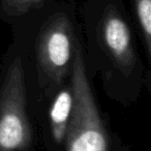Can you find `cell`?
I'll use <instances>...</instances> for the list:
<instances>
[{
  "label": "cell",
  "mask_w": 151,
  "mask_h": 151,
  "mask_svg": "<svg viewBox=\"0 0 151 151\" xmlns=\"http://www.w3.org/2000/svg\"><path fill=\"white\" fill-rule=\"evenodd\" d=\"M73 105L66 130L67 151H108V137L95 105L80 47L73 62Z\"/></svg>",
  "instance_id": "6da1fadb"
},
{
  "label": "cell",
  "mask_w": 151,
  "mask_h": 151,
  "mask_svg": "<svg viewBox=\"0 0 151 151\" xmlns=\"http://www.w3.org/2000/svg\"><path fill=\"white\" fill-rule=\"evenodd\" d=\"M31 141L26 114V88L22 61L9 66L0 93V151H21Z\"/></svg>",
  "instance_id": "7a4b0ae2"
},
{
  "label": "cell",
  "mask_w": 151,
  "mask_h": 151,
  "mask_svg": "<svg viewBox=\"0 0 151 151\" xmlns=\"http://www.w3.org/2000/svg\"><path fill=\"white\" fill-rule=\"evenodd\" d=\"M38 55L49 77L61 81L71 59V31L64 16L51 22L40 35Z\"/></svg>",
  "instance_id": "3957f363"
},
{
  "label": "cell",
  "mask_w": 151,
  "mask_h": 151,
  "mask_svg": "<svg viewBox=\"0 0 151 151\" xmlns=\"http://www.w3.org/2000/svg\"><path fill=\"white\" fill-rule=\"evenodd\" d=\"M103 38L107 49L122 68H130L134 62L132 36L127 24L120 16L109 13L103 22Z\"/></svg>",
  "instance_id": "277c9868"
},
{
  "label": "cell",
  "mask_w": 151,
  "mask_h": 151,
  "mask_svg": "<svg viewBox=\"0 0 151 151\" xmlns=\"http://www.w3.org/2000/svg\"><path fill=\"white\" fill-rule=\"evenodd\" d=\"M73 105V89H64L57 94L50 111L52 134L57 143H62L66 136L67 126Z\"/></svg>",
  "instance_id": "5b68a950"
},
{
  "label": "cell",
  "mask_w": 151,
  "mask_h": 151,
  "mask_svg": "<svg viewBox=\"0 0 151 151\" xmlns=\"http://www.w3.org/2000/svg\"><path fill=\"white\" fill-rule=\"evenodd\" d=\"M136 12L149 53L151 50V0H136Z\"/></svg>",
  "instance_id": "8992f818"
},
{
  "label": "cell",
  "mask_w": 151,
  "mask_h": 151,
  "mask_svg": "<svg viewBox=\"0 0 151 151\" xmlns=\"http://www.w3.org/2000/svg\"><path fill=\"white\" fill-rule=\"evenodd\" d=\"M5 4L11 6L12 9H18V11H22V9H27L31 6H34L37 2L42 1V0H4Z\"/></svg>",
  "instance_id": "52a82bcc"
}]
</instances>
